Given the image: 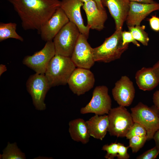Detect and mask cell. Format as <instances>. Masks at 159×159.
I'll return each instance as SVG.
<instances>
[{"label": "cell", "instance_id": "6da1fadb", "mask_svg": "<svg viewBox=\"0 0 159 159\" xmlns=\"http://www.w3.org/2000/svg\"><path fill=\"white\" fill-rule=\"evenodd\" d=\"M21 21L25 30H37L42 26L59 7V0H11L10 1Z\"/></svg>", "mask_w": 159, "mask_h": 159}, {"label": "cell", "instance_id": "7a4b0ae2", "mask_svg": "<svg viewBox=\"0 0 159 159\" xmlns=\"http://www.w3.org/2000/svg\"><path fill=\"white\" fill-rule=\"evenodd\" d=\"M122 29L116 30L111 36L105 39L101 45L93 48L95 62L108 63L120 58L129 45L122 44Z\"/></svg>", "mask_w": 159, "mask_h": 159}, {"label": "cell", "instance_id": "3957f363", "mask_svg": "<svg viewBox=\"0 0 159 159\" xmlns=\"http://www.w3.org/2000/svg\"><path fill=\"white\" fill-rule=\"evenodd\" d=\"M76 67L71 57L55 54L44 74L51 87L67 84Z\"/></svg>", "mask_w": 159, "mask_h": 159}, {"label": "cell", "instance_id": "277c9868", "mask_svg": "<svg viewBox=\"0 0 159 159\" xmlns=\"http://www.w3.org/2000/svg\"><path fill=\"white\" fill-rule=\"evenodd\" d=\"M131 111L134 122L140 124L146 130L147 140L153 139L159 129V109L154 105L150 107L139 102Z\"/></svg>", "mask_w": 159, "mask_h": 159}, {"label": "cell", "instance_id": "5b68a950", "mask_svg": "<svg viewBox=\"0 0 159 159\" xmlns=\"http://www.w3.org/2000/svg\"><path fill=\"white\" fill-rule=\"evenodd\" d=\"M80 33L77 26L69 21L53 40L55 54L71 57Z\"/></svg>", "mask_w": 159, "mask_h": 159}, {"label": "cell", "instance_id": "8992f818", "mask_svg": "<svg viewBox=\"0 0 159 159\" xmlns=\"http://www.w3.org/2000/svg\"><path fill=\"white\" fill-rule=\"evenodd\" d=\"M109 125L108 132L111 136L125 137L134 123L130 113L125 107L111 108L108 114Z\"/></svg>", "mask_w": 159, "mask_h": 159}, {"label": "cell", "instance_id": "52a82bcc", "mask_svg": "<svg viewBox=\"0 0 159 159\" xmlns=\"http://www.w3.org/2000/svg\"><path fill=\"white\" fill-rule=\"evenodd\" d=\"M26 86L36 109L40 110H45V97L51 87L45 74L35 73L31 75L27 81Z\"/></svg>", "mask_w": 159, "mask_h": 159}, {"label": "cell", "instance_id": "ba28073f", "mask_svg": "<svg viewBox=\"0 0 159 159\" xmlns=\"http://www.w3.org/2000/svg\"><path fill=\"white\" fill-rule=\"evenodd\" d=\"M111 106L112 100L108 87L105 85L97 86L93 91L91 100L81 108L80 113L82 114L93 113L98 115L108 114Z\"/></svg>", "mask_w": 159, "mask_h": 159}, {"label": "cell", "instance_id": "9c48e42d", "mask_svg": "<svg viewBox=\"0 0 159 159\" xmlns=\"http://www.w3.org/2000/svg\"><path fill=\"white\" fill-rule=\"evenodd\" d=\"M55 54L53 41H47L41 50L32 55L25 57L22 63L36 73L44 74L50 62Z\"/></svg>", "mask_w": 159, "mask_h": 159}, {"label": "cell", "instance_id": "30bf717a", "mask_svg": "<svg viewBox=\"0 0 159 159\" xmlns=\"http://www.w3.org/2000/svg\"><path fill=\"white\" fill-rule=\"evenodd\" d=\"M95 82L94 74L89 69L77 67L71 74L67 84L74 94L80 96L92 89Z\"/></svg>", "mask_w": 159, "mask_h": 159}, {"label": "cell", "instance_id": "8fae6325", "mask_svg": "<svg viewBox=\"0 0 159 159\" xmlns=\"http://www.w3.org/2000/svg\"><path fill=\"white\" fill-rule=\"evenodd\" d=\"M88 38L80 33L71 58L76 67L90 69L94 64L93 48L88 43Z\"/></svg>", "mask_w": 159, "mask_h": 159}, {"label": "cell", "instance_id": "7c38bea8", "mask_svg": "<svg viewBox=\"0 0 159 159\" xmlns=\"http://www.w3.org/2000/svg\"><path fill=\"white\" fill-rule=\"evenodd\" d=\"M69 21L62 9L59 7L42 26L39 33L45 41H53L57 34Z\"/></svg>", "mask_w": 159, "mask_h": 159}, {"label": "cell", "instance_id": "4fadbf2b", "mask_svg": "<svg viewBox=\"0 0 159 159\" xmlns=\"http://www.w3.org/2000/svg\"><path fill=\"white\" fill-rule=\"evenodd\" d=\"M112 92L114 100L119 106L128 107L133 101L135 90L132 82L124 75L116 82Z\"/></svg>", "mask_w": 159, "mask_h": 159}, {"label": "cell", "instance_id": "5bb4252c", "mask_svg": "<svg viewBox=\"0 0 159 159\" xmlns=\"http://www.w3.org/2000/svg\"><path fill=\"white\" fill-rule=\"evenodd\" d=\"M83 4L80 0H62L60 7L69 21L75 24L80 33L88 38L90 28L85 25L80 11Z\"/></svg>", "mask_w": 159, "mask_h": 159}, {"label": "cell", "instance_id": "9a60e30c", "mask_svg": "<svg viewBox=\"0 0 159 159\" xmlns=\"http://www.w3.org/2000/svg\"><path fill=\"white\" fill-rule=\"evenodd\" d=\"M159 10V3L145 4L130 1L126 22L128 27L140 25L142 21L152 12Z\"/></svg>", "mask_w": 159, "mask_h": 159}, {"label": "cell", "instance_id": "2e32d148", "mask_svg": "<svg viewBox=\"0 0 159 159\" xmlns=\"http://www.w3.org/2000/svg\"><path fill=\"white\" fill-rule=\"evenodd\" d=\"M103 6L107 7L113 18L115 29H122L130 9L129 0H101Z\"/></svg>", "mask_w": 159, "mask_h": 159}, {"label": "cell", "instance_id": "e0dca14e", "mask_svg": "<svg viewBox=\"0 0 159 159\" xmlns=\"http://www.w3.org/2000/svg\"><path fill=\"white\" fill-rule=\"evenodd\" d=\"M82 7L87 16V25L90 29L98 31L103 30L107 18L105 9H99L93 0L84 3Z\"/></svg>", "mask_w": 159, "mask_h": 159}, {"label": "cell", "instance_id": "ac0fdd59", "mask_svg": "<svg viewBox=\"0 0 159 159\" xmlns=\"http://www.w3.org/2000/svg\"><path fill=\"white\" fill-rule=\"evenodd\" d=\"M86 122L90 136L102 140L108 130L109 121L108 115H95Z\"/></svg>", "mask_w": 159, "mask_h": 159}, {"label": "cell", "instance_id": "d6986e66", "mask_svg": "<svg viewBox=\"0 0 159 159\" xmlns=\"http://www.w3.org/2000/svg\"><path fill=\"white\" fill-rule=\"evenodd\" d=\"M69 132L72 139L74 141L86 144L89 141L90 135L86 122L81 118L70 121Z\"/></svg>", "mask_w": 159, "mask_h": 159}, {"label": "cell", "instance_id": "ffe728a7", "mask_svg": "<svg viewBox=\"0 0 159 159\" xmlns=\"http://www.w3.org/2000/svg\"><path fill=\"white\" fill-rule=\"evenodd\" d=\"M135 79L138 87L143 91L151 90L159 83L152 67H143L138 71L135 74Z\"/></svg>", "mask_w": 159, "mask_h": 159}, {"label": "cell", "instance_id": "44dd1931", "mask_svg": "<svg viewBox=\"0 0 159 159\" xmlns=\"http://www.w3.org/2000/svg\"><path fill=\"white\" fill-rule=\"evenodd\" d=\"M17 24L15 23H0V42L9 38H13L23 42L24 39L16 31Z\"/></svg>", "mask_w": 159, "mask_h": 159}, {"label": "cell", "instance_id": "7402d4cb", "mask_svg": "<svg viewBox=\"0 0 159 159\" xmlns=\"http://www.w3.org/2000/svg\"><path fill=\"white\" fill-rule=\"evenodd\" d=\"M0 156V158L3 159H24L26 158L24 154L18 148L16 143H8Z\"/></svg>", "mask_w": 159, "mask_h": 159}, {"label": "cell", "instance_id": "603a6c76", "mask_svg": "<svg viewBox=\"0 0 159 159\" xmlns=\"http://www.w3.org/2000/svg\"><path fill=\"white\" fill-rule=\"evenodd\" d=\"M128 28L136 40L145 46L148 45L150 39L148 34L145 30V26L136 25Z\"/></svg>", "mask_w": 159, "mask_h": 159}, {"label": "cell", "instance_id": "cb8c5ba5", "mask_svg": "<svg viewBox=\"0 0 159 159\" xmlns=\"http://www.w3.org/2000/svg\"><path fill=\"white\" fill-rule=\"evenodd\" d=\"M129 140V146L133 153H137L144 145L147 140V136H134Z\"/></svg>", "mask_w": 159, "mask_h": 159}, {"label": "cell", "instance_id": "d4e9b609", "mask_svg": "<svg viewBox=\"0 0 159 159\" xmlns=\"http://www.w3.org/2000/svg\"><path fill=\"white\" fill-rule=\"evenodd\" d=\"M147 134L146 130L142 125L138 123L134 122L125 137L127 139H130L133 136H146Z\"/></svg>", "mask_w": 159, "mask_h": 159}, {"label": "cell", "instance_id": "484cf974", "mask_svg": "<svg viewBox=\"0 0 159 159\" xmlns=\"http://www.w3.org/2000/svg\"><path fill=\"white\" fill-rule=\"evenodd\" d=\"M118 149V144L116 142L112 143L110 144L105 145L102 148V150L107 152L105 158L107 159H113L117 157Z\"/></svg>", "mask_w": 159, "mask_h": 159}, {"label": "cell", "instance_id": "4316f807", "mask_svg": "<svg viewBox=\"0 0 159 159\" xmlns=\"http://www.w3.org/2000/svg\"><path fill=\"white\" fill-rule=\"evenodd\" d=\"M159 154V149L154 147L143 153L136 158L137 159H155Z\"/></svg>", "mask_w": 159, "mask_h": 159}, {"label": "cell", "instance_id": "83f0119b", "mask_svg": "<svg viewBox=\"0 0 159 159\" xmlns=\"http://www.w3.org/2000/svg\"><path fill=\"white\" fill-rule=\"evenodd\" d=\"M122 36L123 45L132 43L137 47L140 46V44L134 38L131 33L129 31H122Z\"/></svg>", "mask_w": 159, "mask_h": 159}, {"label": "cell", "instance_id": "f1b7e54d", "mask_svg": "<svg viewBox=\"0 0 159 159\" xmlns=\"http://www.w3.org/2000/svg\"><path fill=\"white\" fill-rule=\"evenodd\" d=\"M118 149L117 157L118 159H128L130 155L127 153V150L129 146H125L122 143H118Z\"/></svg>", "mask_w": 159, "mask_h": 159}, {"label": "cell", "instance_id": "f546056e", "mask_svg": "<svg viewBox=\"0 0 159 159\" xmlns=\"http://www.w3.org/2000/svg\"><path fill=\"white\" fill-rule=\"evenodd\" d=\"M150 26L154 31L159 32V17L156 15H153L148 19Z\"/></svg>", "mask_w": 159, "mask_h": 159}, {"label": "cell", "instance_id": "4dcf8cb0", "mask_svg": "<svg viewBox=\"0 0 159 159\" xmlns=\"http://www.w3.org/2000/svg\"><path fill=\"white\" fill-rule=\"evenodd\" d=\"M153 99L154 105L159 109V90L156 91L154 93Z\"/></svg>", "mask_w": 159, "mask_h": 159}, {"label": "cell", "instance_id": "1f68e13d", "mask_svg": "<svg viewBox=\"0 0 159 159\" xmlns=\"http://www.w3.org/2000/svg\"><path fill=\"white\" fill-rule=\"evenodd\" d=\"M153 71L159 81V60L152 67Z\"/></svg>", "mask_w": 159, "mask_h": 159}, {"label": "cell", "instance_id": "d6a6232c", "mask_svg": "<svg viewBox=\"0 0 159 159\" xmlns=\"http://www.w3.org/2000/svg\"><path fill=\"white\" fill-rule=\"evenodd\" d=\"M153 139L155 141V146L159 149V129L155 133Z\"/></svg>", "mask_w": 159, "mask_h": 159}, {"label": "cell", "instance_id": "836d02e7", "mask_svg": "<svg viewBox=\"0 0 159 159\" xmlns=\"http://www.w3.org/2000/svg\"><path fill=\"white\" fill-rule=\"evenodd\" d=\"M130 1L136 2L145 4H153L156 3L153 0H129Z\"/></svg>", "mask_w": 159, "mask_h": 159}, {"label": "cell", "instance_id": "e575fe53", "mask_svg": "<svg viewBox=\"0 0 159 159\" xmlns=\"http://www.w3.org/2000/svg\"><path fill=\"white\" fill-rule=\"evenodd\" d=\"M7 68L5 65L1 64L0 65V76L7 70Z\"/></svg>", "mask_w": 159, "mask_h": 159}, {"label": "cell", "instance_id": "d590c367", "mask_svg": "<svg viewBox=\"0 0 159 159\" xmlns=\"http://www.w3.org/2000/svg\"><path fill=\"white\" fill-rule=\"evenodd\" d=\"M96 3L98 8L100 9H105L103 6L101 0H93Z\"/></svg>", "mask_w": 159, "mask_h": 159}, {"label": "cell", "instance_id": "8d00e7d4", "mask_svg": "<svg viewBox=\"0 0 159 159\" xmlns=\"http://www.w3.org/2000/svg\"><path fill=\"white\" fill-rule=\"evenodd\" d=\"M80 0L81 1V2H82L83 3H85V2L88 1H89L90 0Z\"/></svg>", "mask_w": 159, "mask_h": 159}, {"label": "cell", "instance_id": "74e56055", "mask_svg": "<svg viewBox=\"0 0 159 159\" xmlns=\"http://www.w3.org/2000/svg\"><path fill=\"white\" fill-rule=\"evenodd\" d=\"M8 0V1H11V0Z\"/></svg>", "mask_w": 159, "mask_h": 159}]
</instances>
